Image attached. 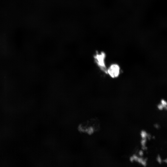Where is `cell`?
<instances>
[{
  "label": "cell",
  "instance_id": "7",
  "mask_svg": "<svg viewBox=\"0 0 167 167\" xmlns=\"http://www.w3.org/2000/svg\"><path fill=\"white\" fill-rule=\"evenodd\" d=\"M141 163L144 166L146 165V160H143Z\"/></svg>",
  "mask_w": 167,
  "mask_h": 167
},
{
  "label": "cell",
  "instance_id": "8",
  "mask_svg": "<svg viewBox=\"0 0 167 167\" xmlns=\"http://www.w3.org/2000/svg\"><path fill=\"white\" fill-rule=\"evenodd\" d=\"M158 108L159 109L162 110L164 108V107L161 104H160L158 105Z\"/></svg>",
  "mask_w": 167,
  "mask_h": 167
},
{
  "label": "cell",
  "instance_id": "13",
  "mask_svg": "<svg viewBox=\"0 0 167 167\" xmlns=\"http://www.w3.org/2000/svg\"><path fill=\"white\" fill-rule=\"evenodd\" d=\"M130 160L131 161H133L134 160V158L133 156H131L130 158Z\"/></svg>",
  "mask_w": 167,
  "mask_h": 167
},
{
  "label": "cell",
  "instance_id": "10",
  "mask_svg": "<svg viewBox=\"0 0 167 167\" xmlns=\"http://www.w3.org/2000/svg\"><path fill=\"white\" fill-rule=\"evenodd\" d=\"M133 157L134 158V160L135 161H137L138 159V157L135 155H134L133 156Z\"/></svg>",
  "mask_w": 167,
  "mask_h": 167
},
{
  "label": "cell",
  "instance_id": "1",
  "mask_svg": "<svg viewBox=\"0 0 167 167\" xmlns=\"http://www.w3.org/2000/svg\"><path fill=\"white\" fill-rule=\"evenodd\" d=\"M95 62L102 71L106 73L107 69L105 64V54L101 52L96 53L94 56Z\"/></svg>",
  "mask_w": 167,
  "mask_h": 167
},
{
  "label": "cell",
  "instance_id": "11",
  "mask_svg": "<svg viewBox=\"0 0 167 167\" xmlns=\"http://www.w3.org/2000/svg\"><path fill=\"white\" fill-rule=\"evenodd\" d=\"M139 154L140 156H142L143 155V151L142 150H140L139 152Z\"/></svg>",
  "mask_w": 167,
  "mask_h": 167
},
{
  "label": "cell",
  "instance_id": "14",
  "mask_svg": "<svg viewBox=\"0 0 167 167\" xmlns=\"http://www.w3.org/2000/svg\"><path fill=\"white\" fill-rule=\"evenodd\" d=\"M155 126L156 128H158L159 127V125L157 124H155Z\"/></svg>",
  "mask_w": 167,
  "mask_h": 167
},
{
  "label": "cell",
  "instance_id": "6",
  "mask_svg": "<svg viewBox=\"0 0 167 167\" xmlns=\"http://www.w3.org/2000/svg\"><path fill=\"white\" fill-rule=\"evenodd\" d=\"M157 160L159 163H161L162 161L160 155H158L157 157Z\"/></svg>",
  "mask_w": 167,
  "mask_h": 167
},
{
  "label": "cell",
  "instance_id": "4",
  "mask_svg": "<svg viewBox=\"0 0 167 167\" xmlns=\"http://www.w3.org/2000/svg\"><path fill=\"white\" fill-rule=\"evenodd\" d=\"M161 104L163 105L164 108H165L166 109L167 103L166 101L164 100H161Z\"/></svg>",
  "mask_w": 167,
  "mask_h": 167
},
{
  "label": "cell",
  "instance_id": "9",
  "mask_svg": "<svg viewBox=\"0 0 167 167\" xmlns=\"http://www.w3.org/2000/svg\"><path fill=\"white\" fill-rule=\"evenodd\" d=\"M143 159L141 157L139 158L137 160V161L139 163H141V161H143Z\"/></svg>",
  "mask_w": 167,
  "mask_h": 167
},
{
  "label": "cell",
  "instance_id": "15",
  "mask_svg": "<svg viewBox=\"0 0 167 167\" xmlns=\"http://www.w3.org/2000/svg\"><path fill=\"white\" fill-rule=\"evenodd\" d=\"M142 148L143 150H144V149H146L147 148L145 147V146H142Z\"/></svg>",
  "mask_w": 167,
  "mask_h": 167
},
{
  "label": "cell",
  "instance_id": "12",
  "mask_svg": "<svg viewBox=\"0 0 167 167\" xmlns=\"http://www.w3.org/2000/svg\"><path fill=\"white\" fill-rule=\"evenodd\" d=\"M147 137H148V139H150L151 138V135L149 134H147Z\"/></svg>",
  "mask_w": 167,
  "mask_h": 167
},
{
  "label": "cell",
  "instance_id": "5",
  "mask_svg": "<svg viewBox=\"0 0 167 167\" xmlns=\"http://www.w3.org/2000/svg\"><path fill=\"white\" fill-rule=\"evenodd\" d=\"M146 142V138L143 139L141 142V145L142 146H145Z\"/></svg>",
  "mask_w": 167,
  "mask_h": 167
},
{
  "label": "cell",
  "instance_id": "3",
  "mask_svg": "<svg viewBox=\"0 0 167 167\" xmlns=\"http://www.w3.org/2000/svg\"><path fill=\"white\" fill-rule=\"evenodd\" d=\"M147 134L144 131H142L141 132V135L143 139L146 138L147 137Z\"/></svg>",
  "mask_w": 167,
  "mask_h": 167
},
{
  "label": "cell",
  "instance_id": "2",
  "mask_svg": "<svg viewBox=\"0 0 167 167\" xmlns=\"http://www.w3.org/2000/svg\"><path fill=\"white\" fill-rule=\"evenodd\" d=\"M120 71V67L118 64H113L107 69L106 73L111 77L115 78L119 75Z\"/></svg>",
  "mask_w": 167,
  "mask_h": 167
}]
</instances>
